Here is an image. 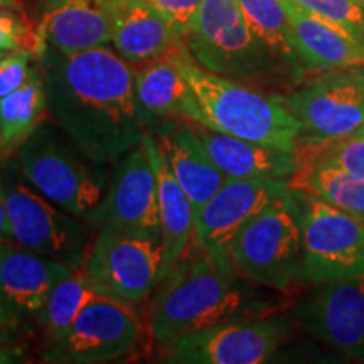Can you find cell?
<instances>
[{"instance_id": "12", "label": "cell", "mask_w": 364, "mask_h": 364, "mask_svg": "<svg viewBox=\"0 0 364 364\" xmlns=\"http://www.w3.org/2000/svg\"><path fill=\"white\" fill-rule=\"evenodd\" d=\"M287 327L280 318H235L162 344L169 363L260 364L277 353Z\"/></svg>"}, {"instance_id": "18", "label": "cell", "mask_w": 364, "mask_h": 364, "mask_svg": "<svg viewBox=\"0 0 364 364\" xmlns=\"http://www.w3.org/2000/svg\"><path fill=\"white\" fill-rule=\"evenodd\" d=\"M167 166L188 194L194 215L201 211L228 177L220 171L194 124L182 120L162 122L152 132Z\"/></svg>"}, {"instance_id": "19", "label": "cell", "mask_w": 364, "mask_h": 364, "mask_svg": "<svg viewBox=\"0 0 364 364\" xmlns=\"http://www.w3.org/2000/svg\"><path fill=\"white\" fill-rule=\"evenodd\" d=\"M179 53L136 66L135 70L136 103L150 134L167 120L201 125L193 88L179 66Z\"/></svg>"}, {"instance_id": "14", "label": "cell", "mask_w": 364, "mask_h": 364, "mask_svg": "<svg viewBox=\"0 0 364 364\" xmlns=\"http://www.w3.org/2000/svg\"><path fill=\"white\" fill-rule=\"evenodd\" d=\"M300 324L344 353L364 351V275L312 285L297 304Z\"/></svg>"}, {"instance_id": "32", "label": "cell", "mask_w": 364, "mask_h": 364, "mask_svg": "<svg viewBox=\"0 0 364 364\" xmlns=\"http://www.w3.org/2000/svg\"><path fill=\"white\" fill-rule=\"evenodd\" d=\"M147 2L159 9L164 16L169 17L177 29L181 31L182 36H184L191 21L201 9L204 0H147Z\"/></svg>"}, {"instance_id": "29", "label": "cell", "mask_w": 364, "mask_h": 364, "mask_svg": "<svg viewBox=\"0 0 364 364\" xmlns=\"http://www.w3.org/2000/svg\"><path fill=\"white\" fill-rule=\"evenodd\" d=\"M44 39L26 14L0 7V53L31 51L36 58L44 49Z\"/></svg>"}, {"instance_id": "11", "label": "cell", "mask_w": 364, "mask_h": 364, "mask_svg": "<svg viewBox=\"0 0 364 364\" xmlns=\"http://www.w3.org/2000/svg\"><path fill=\"white\" fill-rule=\"evenodd\" d=\"M300 125L299 142L339 139L364 124V73H329L277 95Z\"/></svg>"}, {"instance_id": "6", "label": "cell", "mask_w": 364, "mask_h": 364, "mask_svg": "<svg viewBox=\"0 0 364 364\" xmlns=\"http://www.w3.org/2000/svg\"><path fill=\"white\" fill-rule=\"evenodd\" d=\"M230 258L243 280L287 290L297 284L302 265V204L290 188L258 213L231 240Z\"/></svg>"}, {"instance_id": "8", "label": "cell", "mask_w": 364, "mask_h": 364, "mask_svg": "<svg viewBox=\"0 0 364 364\" xmlns=\"http://www.w3.org/2000/svg\"><path fill=\"white\" fill-rule=\"evenodd\" d=\"M295 191L302 204L304 241L297 284L312 287L364 275V223L317 196Z\"/></svg>"}, {"instance_id": "27", "label": "cell", "mask_w": 364, "mask_h": 364, "mask_svg": "<svg viewBox=\"0 0 364 364\" xmlns=\"http://www.w3.org/2000/svg\"><path fill=\"white\" fill-rule=\"evenodd\" d=\"M290 188L317 196L364 223V177L324 164H309L299 167Z\"/></svg>"}, {"instance_id": "36", "label": "cell", "mask_w": 364, "mask_h": 364, "mask_svg": "<svg viewBox=\"0 0 364 364\" xmlns=\"http://www.w3.org/2000/svg\"><path fill=\"white\" fill-rule=\"evenodd\" d=\"M0 7L14 9V11L24 12V6H22L21 0H0Z\"/></svg>"}, {"instance_id": "31", "label": "cell", "mask_w": 364, "mask_h": 364, "mask_svg": "<svg viewBox=\"0 0 364 364\" xmlns=\"http://www.w3.org/2000/svg\"><path fill=\"white\" fill-rule=\"evenodd\" d=\"M33 58L36 56L31 51H14L0 56V98L27 83L36 70L31 65Z\"/></svg>"}, {"instance_id": "26", "label": "cell", "mask_w": 364, "mask_h": 364, "mask_svg": "<svg viewBox=\"0 0 364 364\" xmlns=\"http://www.w3.org/2000/svg\"><path fill=\"white\" fill-rule=\"evenodd\" d=\"M100 297H112V295L95 282L85 267L71 270L63 277L54 285L38 317L39 326L44 332V344L61 338L76 321V317L83 312V309Z\"/></svg>"}, {"instance_id": "4", "label": "cell", "mask_w": 364, "mask_h": 364, "mask_svg": "<svg viewBox=\"0 0 364 364\" xmlns=\"http://www.w3.org/2000/svg\"><path fill=\"white\" fill-rule=\"evenodd\" d=\"M196 65L245 85L290 86L273 58L255 38L238 0H204L184 34Z\"/></svg>"}, {"instance_id": "16", "label": "cell", "mask_w": 364, "mask_h": 364, "mask_svg": "<svg viewBox=\"0 0 364 364\" xmlns=\"http://www.w3.org/2000/svg\"><path fill=\"white\" fill-rule=\"evenodd\" d=\"M112 19L113 49L130 63L142 66L184 51V36L169 17L147 0H103Z\"/></svg>"}, {"instance_id": "17", "label": "cell", "mask_w": 364, "mask_h": 364, "mask_svg": "<svg viewBox=\"0 0 364 364\" xmlns=\"http://www.w3.org/2000/svg\"><path fill=\"white\" fill-rule=\"evenodd\" d=\"M70 272L65 263L0 241V295L17 321L38 318L54 285Z\"/></svg>"}, {"instance_id": "38", "label": "cell", "mask_w": 364, "mask_h": 364, "mask_svg": "<svg viewBox=\"0 0 364 364\" xmlns=\"http://www.w3.org/2000/svg\"><path fill=\"white\" fill-rule=\"evenodd\" d=\"M4 54H6V53H0V56H4Z\"/></svg>"}, {"instance_id": "13", "label": "cell", "mask_w": 364, "mask_h": 364, "mask_svg": "<svg viewBox=\"0 0 364 364\" xmlns=\"http://www.w3.org/2000/svg\"><path fill=\"white\" fill-rule=\"evenodd\" d=\"M90 225L161 238L156 171L144 144L118 159L107 196Z\"/></svg>"}, {"instance_id": "3", "label": "cell", "mask_w": 364, "mask_h": 364, "mask_svg": "<svg viewBox=\"0 0 364 364\" xmlns=\"http://www.w3.org/2000/svg\"><path fill=\"white\" fill-rule=\"evenodd\" d=\"M177 59L198 102L201 127L297 154L300 125L277 95H263L204 70L196 65L188 49Z\"/></svg>"}, {"instance_id": "2", "label": "cell", "mask_w": 364, "mask_h": 364, "mask_svg": "<svg viewBox=\"0 0 364 364\" xmlns=\"http://www.w3.org/2000/svg\"><path fill=\"white\" fill-rule=\"evenodd\" d=\"M248 306L228 250L193 245L159 284L149 327L159 344L235 321Z\"/></svg>"}, {"instance_id": "7", "label": "cell", "mask_w": 364, "mask_h": 364, "mask_svg": "<svg viewBox=\"0 0 364 364\" xmlns=\"http://www.w3.org/2000/svg\"><path fill=\"white\" fill-rule=\"evenodd\" d=\"M0 182L12 243L65 263L71 270L83 267L91 248L90 223L44 198L12 159L0 162Z\"/></svg>"}, {"instance_id": "15", "label": "cell", "mask_w": 364, "mask_h": 364, "mask_svg": "<svg viewBox=\"0 0 364 364\" xmlns=\"http://www.w3.org/2000/svg\"><path fill=\"white\" fill-rule=\"evenodd\" d=\"M290 191L285 179H228L196 215L194 243L228 250L231 240L268 204Z\"/></svg>"}, {"instance_id": "24", "label": "cell", "mask_w": 364, "mask_h": 364, "mask_svg": "<svg viewBox=\"0 0 364 364\" xmlns=\"http://www.w3.org/2000/svg\"><path fill=\"white\" fill-rule=\"evenodd\" d=\"M238 6L255 38L279 65L290 86H297L306 68L300 61L284 0H238Z\"/></svg>"}, {"instance_id": "9", "label": "cell", "mask_w": 364, "mask_h": 364, "mask_svg": "<svg viewBox=\"0 0 364 364\" xmlns=\"http://www.w3.org/2000/svg\"><path fill=\"white\" fill-rule=\"evenodd\" d=\"M162 265L161 238L103 225L83 267L113 299L139 306L161 284Z\"/></svg>"}, {"instance_id": "34", "label": "cell", "mask_w": 364, "mask_h": 364, "mask_svg": "<svg viewBox=\"0 0 364 364\" xmlns=\"http://www.w3.org/2000/svg\"><path fill=\"white\" fill-rule=\"evenodd\" d=\"M0 241H11V230H9V216L4 199L2 182H0Z\"/></svg>"}, {"instance_id": "23", "label": "cell", "mask_w": 364, "mask_h": 364, "mask_svg": "<svg viewBox=\"0 0 364 364\" xmlns=\"http://www.w3.org/2000/svg\"><path fill=\"white\" fill-rule=\"evenodd\" d=\"M209 156L230 179H287L299 171L297 154L196 125Z\"/></svg>"}, {"instance_id": "25", "label": "cell", "mask_w": 364, "mask_h": 364, "mask_svg": "<svg viewBox=\"0 0 364 364\" xmlns=\"http://www.w3.org/2000/svg\"><path fill=\"white\" fill-rule=\"evenodd\" d=\"M48 97L41 66L19 90L0 98V162H6L48 120Z\"/></svg>"}, {"instance_id": "5", "label": "cell", "mask_w": 364, "mask_h": 364, "mask_svg": "<svg viewBox=\"0 0 364 364\" xmlns=\"http://www.w3.org/2000/svg\"><path fill=\"white\" fill-rule=\"evenodd\" d=\"M17 164L26 181L71 215L91 221L107 196V176L85 156L56 122H43L19 149Z\"/></svg>"}, {"instance_id": "22", "label": "cell", "mask_w": 364, "mask_h": 364, "mask_svg": "<svg viewBox=\"0 0 364 364\" xmlns=\"http://www.w3.org/2000/svg\"><path fill=\"white\" fill-rule=\"evenodd\" d=\"M144 147L147 149L150 161L157 179V203L159 220H161V245L164 252L162 279L171 272V268L189 252L194 243L196 215L188 194L176 181L156 136L147 134L144 139ZM162 282V280H161Z\"/></svg>"}, {"instance_id": "37", "label": "cell", "mask_w": 364, "mask_h": 364, "mask_svg": "<svg viewBox=\"0 0 364 364\" xmlns=\"http://www.w3.org/2000/svg\"><path fill=\"white\" fill-rule=\"evenodd\" d=\"M353 2H356L359 7H361V9H364V0H353Z\"/></svg>"}, {"instance_id": "21", "label": "cell", "mask_w": 364, "mask_h": 364, "mask_svg": "<svg viewBox=\"0 0 364 364\" xmlns=\"http://www.w3.org/2000/svg\"><path fill=\"white\" fill-rule=\"evenodd\" d=\"M300 61L306 70L329 71L364 66V43L341 27L284 0Z\"/></svg>"}, {"instance_id": "33", "label": "cell", "mask_w": 364, "mask_h": 364, "mask_svg": "<svg viewBox=\"0 0 364 364\" xmlns=\"http://www.w3.org/2000/svg\"><path fill=\"white\" fill-rule=\"evenodd\" d=\"M19 336V321L9 311L0 295V343L12 344Z\"/></svg>"}, {"instance_id": "35", "label": "cell", "mask_w": 364, "mask_h": 364, "mask_svg": "<svg viewBox=\"0 0 364 364\" xmlns=\"http://www.w3.org/2000/svg\"><path fill=\"white\" fill-rule=\"evenodd\" d=\"M24 361L22 353L17 348H14L12 344L0 343V364H14Z\"/></svg>"}, {"instance_id": "30", "label": "cell", "mask_w": 364, "mask_h": 364, "mask_svg": "<svg viewBox=\"0 0 364 364\" xmlns=\"http://www.w3.org/2000/svg\"><path fill=\"white\" fill-rule=\"evenodd\" d=\"M300 9L341 27L364 43V9L353 0H292Z\"/></svg>"}, {"instance_id": "10", "label": "cell", "mask_w": 364, "mask_h": 364, "mask_svg": "<svg viewBox=\"0 0 364 364\" xmlns=\"http://www.w3.org/2000/svg\"><path fill=\"white\" fill-rule=\"evenodd\" d=\"M132 307L113 297L93 300L61 338L44 344L43 359L54 364H103L125 358L142 334Z\"/></svg>"}, {"instance_id": "28", "label": "cell", "mask_w": 364, "mask_h": 364, "mask_svg": "<svg viewBox=\"0 0 364 364\" xmlns=\"http://www.w3.org/2000/svg\"><path fill=\"white\" fill-rule=\"evenodd\" d=\"M297 161L299 167L309 164H324L364 177V124L339 139L299 142Z\"/></svg>"}, {"instance_id": "20", "label": "cell", "mask_w": 364, "mask_h": 364, "mask_svg": "<svg viewBox=\"0 0 364 364\" xmlns=\"http://www.w3.org/2000/svg\"><path fill=\"white\" fill-rule=\"evenodd\" d=\"M38 31L63 54L112 44V19L103 0H48Z\"/></svg>"}, {"instance_id": "1", "label": "cell", "mask_w": 364, "mask_h": 364, "mask_svg": "<svg viewBox=\"0 0 364 364\" xmlns=\"http://www.w3.org/2000/svg\"><path fill=\"white\" fill-rule=\"evenodd\" d=\"M48 112L86 157L117 162L150 134L135 97V70L108 46L39 54Z\"/></svg>"}]
</instances>
